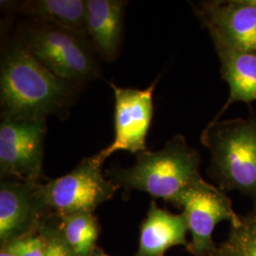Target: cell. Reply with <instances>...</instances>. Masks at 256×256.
<instances>
[{
	"mask_svg": "<svg viewBox=\"0 0 256 256\" xmlns=\"http://www.w3.org/2000/svg\"><path fill=\"white\" fill-rule=\"evenodd\" d=\"M77 84L50 72L24 42L5 52L1 61L0 99L2 119L46 120L72 102Z\"/></svg>",
	"mask_w": 256,
	"mask_h": 256,
	"instance_id": "6da1fadb",
	"label": "cell"
},
{
	"mask_svg": "<svg viewBox=\"0 0 256 256\" xmlns=\"http://www.w3.org/2000/svg\"><path fill=\"white\" fill-rule=\"evenodd\" d=\"M200 167L198 152L184 136L176 135L162 149L142 152L133 166L111 170L108 176L119 187L142 191L173 204L180 192L202 180Z\"/></svg>",
	"mask_w": 256,
	"mask_h": 256,
	"instance_id": "7a4b0ae2",
	"label": "cell"
},
{
	"mask_svg": "<svg viewBox=\"0 0 256 256\" xmlns=\"http://www.w3.org/2000/svg\"><path fill=\"white\" fill-rule=\"evenodd\" d=\"M200 140L210 150L209 174L220 190L240 192L256 206V113L212 120Z\"/></svg>",
	"mask_w": 256,
	"mask_h": 256,
	"instance_id": "3957f363",
	"label": "cell"
},
{
	"mask_svg": "<svg viewBox=\"0 0 256 256\" xmlns=\"http://www.w3.org/2000/svg\"><path fill=\"white\" fill-rule=\"evenodd\" d=\"M23 39L37 60L63 80L79 84L99 74L96 50L88 36L36 21L25 30Z\"/></svg>",
	"mask_w": 256,
	"mask_h": 256,
	"instance_id": "277c9868",
	"label": "cell"
},
{
	"mask_svg": "<svg viewBox=\"0 0 256 256\" xmlns=\"http://www.w3.org/2000/svg\"><path fill=\"white\" fill-rule=\"evenodd\" d=\"M96 155L84 158L63 176L40 182V192L48 212L59 218L77 212H92L113 196L120 187L106 180Z\"/></svg>",
	"mask_w": 256,
	"mask_h": 256,
	"instance_id": "5b68a950",
	"label": "cell"
},
{
	"mask_svg": "<svg viewBox=\"0 0 256 256\" xmlns=\"http://www.w3.org/2000/svg\"><path fill=\"white\" fill-rule=\"evenodd\" d=\"M173 204L182 208L191 236L187 250L192 256H210L216 248V227L222 221L234 224L240 216L226 194L203 178L180 192Z\"/></svg>",
	"mask_w": 256,
	"mask_h": 256,
	"instance_id": "8992f818",
	"label": "cell"
},
{
	"mask_svg": "<svg viewBox=\"0 0 256 256\" xmlns=\"http://www.w3.org/2000/svg\"><path fill=\"white\" fill-rule=\"evenodd\" d=\"M46 120L2 119L1 178L39 182L42 176Z\"/></svg>",
	"mask_w": 256,
	"mask_h": 256,
	"instance_id": "52a82bcc",
	"label": "cell"
},
{
	"mask_svg": "<svg viewBox=\"0 0 256 256\" xmlns=\"http://www.w3.org/2000/svg\"><path fill=\"white\" fill-rule=\"evenodd\" d=\"M158 78L146 90L122 88L110 82L115 97V134L112 144L96 154L102 164L117 151L133 154L147 151L146 140L153 118V93Z\"/></svg>",
	"mask_w": 256,
	"mask_h": 256,
	"instance_id": "ba28073f",
	"label": "cell"
},
{
	"mask_svg": "<svg viewBox=\"0 0 256 256\" xmlns=\"http://www.w3.org/2000/svg\"><path fill=\"white\" fill-rule=\"evenodd\" d=\"M40 182H28L5 178L0 184V243L10 242L36 232L46 208Z\"/></svg>",
	"mask_w": 256,
	"mask_h": 256,
	"instance_id": "9c48e42d",
	"label": "cell"
},
{
	"mask_svg": "<svg viewBox=\"0 0 256 256\" xmlns=\"http://www.w3.org/2000/svg\"><path fill=\"white\" fill-rule=\"evenodd\" d=\"M196 14L209 32L230 46L256 52V5L250 0L203 2Z\"/></svg>",
	"mask_w": 256,
	"mask_h": 256,
	"instance_id": "30bf717a",
	"label": "cell"
},
{
	"mask_svg": "<svg viewBox=\"0 0 256 256\" xmlns=\"http://www.w3.org/2000/svg\"><path fill=\"white\" fill-rule=\"evenodd\" d=\"M209 32L220 58L222 77L230 88L228 100L212 120H218L232 104L256 101V54L230 46L216 32Z\"/></svg>",
	"mask_w": 256,
	"mask_h": 256,
	"instance_id": "8fae6325",
	"label": "cell"
},
{
	"mask_svg": "<svg viewBox=\"0 0 256 256\" xmlns=\"http://www.w3.org/2000/svg\"><path fill=\"white\" fill-rule=\"evenodd\" d=\"M189 232L184 214H173L151 202L142 222L138 248L135 256H164L176 246H189Z\"/></svg>",
	"mask_w": 256,
	"mask_h": 256,
	"instance_id": "7c38bea8",
	"label": "cell"
},
{
	"mask_svg": "<svg viewBox=\"0 0 256 256\" xmlns=\"http://www.w3.org/2000/svg\"><path fill=\"white\" fill-rule=\"evenodd\" d=\"M126 1L88 0V36L96 52L108 62L119 54L122 36V18Z\"/></svg>",
	"mask_w": 256,
	"mask_h": 256,
	"instance_id": "4fadbf2b",
	"label": "cell"
},
{
	"mask_svg": "<svg viewBox=\"0 0 256 256\" xmlns=\"http://www.w3.org/2000/svg\"><path fill=\"white\" fill-rule=\"evenodd\" d=\"M21 12L37 22L63 28L88 36L86 1L82 0H32L21 5Z\"/></svg>",
	"mask_w": 256,
	"mask_h": 256,
	"instance_id": "5bb4252c",
	"label": "cell"
},
{
	"mask_svg": "<svg viewBox=\"0 0 256 256\" xmlns=\"http://www.w3.org/2000/svg\"><path fill=\"white\" fill-rule=\"evenodd\" d=\"M64 239L76 256H92L99 236V225L92 212H77L60 218Z\"/></svg>",
	"mask_w": 256,
	"mask_h": 256,
	"instance_id": "9a60e30c",
	"label": "cell"
},
{
	"mask_svg": "<svg viewBox=\"0 0 256 256\" xmlns=\"http://www.w3.org/2000/svg\"><path fill=\"white\" fill-rule=\"evenodd\" d=\"M209 256H256V206L230 224L228 236Z\"/></svg>",
	"mask_w": 256,
	"mask_h": 256,
	"instance_id": "2e32d148",
	"label": "cell"
},
{
	"mask_svg": "<svg viewBox=\"0 0 256 256\" xmlns=\"http://www.w3.org/2000/svg\"><path fill=\"white\" fill-rule=\"evenodd\" d=\"M38 232L42 234L46 243V256H76L64 239L60 218L57 224L43 220Z\"/></svg>",
	"mask_w": 256,
	"mask_h": 256,
	"instance_id": "e0dca14e",
	"label": "cell"
},
{
	"mask_svg": "<svg viewBox=\"0 0 256 256\" xmlns=\"http://www.w3.org/2000/svg\"><path fill=\"white\" fill-rule=\"evenodd\" d=\"M1 247L8 248L16 256H46V243L38 230Z\"/></svg>",
	"mask_w": 256,
	"mask_h": 256,
	"instance_id": "ac0fdd59",
	"label": "cell"
},
{
	"mask_svg": "<svg viewBox=\"0 0 256 256\" xmlns=\"http://www.w3.org/2000/svg\"><path fill=\"white\" fill-rule=\"evenodd\" d=\"M0 256H16L12 252H10L8 248H6L1 247L0 250Z\"/></svg>",
	"mask_w": 256,
	"mask_h": 256,
	"instance_id": "d6986e66",
	"label": "cell"
},
{
	"mask_svg": "<svg viewBox=\"0 0 256 256\" xmlns=\"http://www.w3.org/2000/svg\"><path fill=\"white\" fill-rule=\"evenodd\" d=\"M110 256L108 254H106L104 252H102L101 248H96L95 250V252H94V254H93V256Z\"/></svg>",
	"mask_w": 256,
	"mask_h": 256,
	"instance_id": "ffe728a7",
	"label": "cell"
},
{
	"mask_svg": "<svg viewBox=\"0 0 256 256\" xmlns=\"http://www.w3.org/2000/svg\"><path fill=\"white\" fill-rule=\"evenodd\" d=\"M250 2H252V3H254V5H256V0H250Z\"/></svg>",
	"mask_w": 256,
	"mask_h": 256,
	"instance_id": "44dd1931",
	"label": "cell"
}]
</instances>
